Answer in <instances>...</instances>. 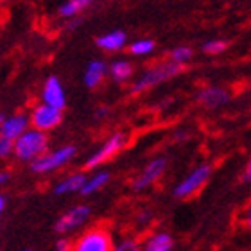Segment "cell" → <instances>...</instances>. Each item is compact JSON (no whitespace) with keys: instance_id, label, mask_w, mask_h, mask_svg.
Listing matches in <instances>:
<instances>
[{"instance_id":"obj_22","label":"cell","mask_w":251,"mask_h":251,"mask_svg":"<svg viewBox=\"0 0 251 251\" xmlns=\"http://www.w3.org/2000/svg\"><path fill=\"white\" fill-rule=\"evenodd\" d=\"M15 151V140L0 133V160H7L13 156Z\"/></svg>"},{"instance_id":"obj_5","label":"cell","mask_w":251,"mask_h":251,"mask_svg":"<svg viewBox=\"0 0 251 251\" xmlns=\"http://www.w3.org/2000/svg\"><path fill=\"white\" fill-rule=\"evenodd\" d=\"M29 117H31L32 127L49 133V131H54L56 127H59V124L63 122V110L40 100L38 104L31 108Z\"/></svg>"},{"instance_id":"obj_21","label":"cell","mask_w":251,"mask_h":251,"mask_svg":"<svg viewBox=\"0 0 251 251\" xmlns=\"http://www.w3.org/2000/svg\"><path fill=\"white\" fill-rule=\"evenodd\" d=\"M194 52L190 47H185V45H179V47L173 49L171 50V56H169V59H173V61L176 63H181V65H187L190 59H192Z\"/></svg>"},{"instance_id":"obj_7","label":"cell","mask_w":251,"mask_h":251,"mask_svg":"<svg viewBox=\"0 0 251 251\" xmlns=\"http://www.w3.org/2000/svg\"><path fill=\"white\" fill-rule=\"evenodd\" d=\"M75 251H110L113 250V239L104 228H90L74 242Z\"/></svg>"},{"instance_id":"obj_10","label":"cell","mask_w":251,"mask_h":251,"mask_svg":"<svg viewBox=\"0 0 251 251\" xmlns=\"http://www.w3.org/2000/svg\"><path fill=\"white\" fill-rule=\"evenodd\" d=\"M40 100L65 110V106H67V94H65V86H63L61 79L58 75H49L43 81L42 92H40Z\"/></svg>"},{"instance_id":"obj_2","label":"cell","mask_w":251,"mask_h":251,"mask_svg":"<svg viewBox=\"0 0 251 251\" xmlns=\"http://www.w3.org/2000/svg\"><path fill=\"white\" fill-rule=\"evenodd\" d=\"M49 151V136L45 131L29 127L15 140L13 156L22 163H31Z\"/></svg>"},{"instance_id":"obj_11","label":"cell","mask_w":251,"mask_h":251,"mask_svg":"<svg viewBox=\"0 0 251 251\" xmlns=\"http://www.w3.org/2000/svg\"><path fill=\"white\" fill-rule=\"evenodd\" d=\"M29 127H31V117H29V113L18 111V113H13V115H5L4 124L0 126V133L16 140Z\"/></svg>"},{"instance_id":"obj_9","label":"cell","mask_w":251,"mask_h":251,"mask_svg":"<svg viewBox=\"0 0 251 251\" xmlns=\"http://www.w3.org/2000/svg\"><path fill=\"white\" fill-rule=\"evenodd\" d=\"M165 169H167V160H165V158L163 156L152 158L151 162L147 163L146 167L138 173V176L131 181V188H133L135 192H144V190L152 187L158 179L162 178L163 173H165Z\"/></svg>"},{"instance_id":"obj_1","label":"cell","mask_w":251,"mask_h":251,"mask_svg":"<svg viewBox=\"0 0 251 251\" xmlns=\"http://www.w3.org/2000/svg\"><path fill=\"white\" fill-rule=\"evenodd\" d=\"M185 70V65L181 63H176L173 59H167V61H160L151 65L149 68H146L142 75L136 79L135 83L131 84V94L138 95L142 92H147V90L154 88L158 84L165 83L169 79H173L174 75H178Z\"/></svg>"},{"instance_id":"obj_20","label":"cell","mask_w":251,"mask_h":251,"mask_svg":"<svg viewBox=\"0 0 251 251\" xmlns=\"http://www.w3.org/2000/svg\"><path fill=\"white\" fill-rule=\"evenodd\" d=\"M154 49H156V43L151 38H140V40H135L127 45L129 54L135 58H146V56L154 52Z\"/></svg>"},{"instance_id":"obj_27","label":"cell","mask_w":251,"mask_h":251,"mask_svg":"<svg viewBox=\"0 0 251 251\" xmlns=\"http://www.w3.org/2000/svg\"><path fill=\"white\" fill-rule=\"evenodd\" d=\"M110 115V110H108V108H99V110L95 111V117H97V119H104V117H108Z\"/></svg>"},{"instance_id":"obj_28","label":"cell","mask_w":251,"mask_h":251,"mask_svg":"<svg viewBox=\"0 0 251 251\" xmlns=\"http://www.w3.org/2000/svg\"><path fill=\"white\" fill-rule=\"evenodd\" d=\"M4 210H5V198L0 194V215L4 214Z\"/></svg>"},{"instance_id":"obj_17","label":"cell","mask_w":251,"mask_h":251,"mask_svg":"<svg viewBox=\"0 0 251 251\" xmlns=\"http://www.w3.org/2000/svg\"><path fill=\"white\" fill-rule=\"evenodd\" d=\"M173 248L174 239L169 235L167 231H154L142 244V250L146 251H171Z\"/></svg>"},{"instance_id":"obj_23","label":"cell","mask_w":251,"mask_h":251,"mask_svg":"<svg viewBox=\"0 0 251 251\" xmlns=\"http://www.w3.org/2000/svg\"><path fill=\"white\" fill-rule=\"evenodd\" d=\"M113 250L115 251H138L140 250V242L133 239V237H124L119 242H113Z\"/></svg>"},{"instance_id":"obj_30","label":"cell","mask_w":251,"mask_h":251,"mask_svg":"<svg viewBox=\"0 0 251 251\" xmlns=\"http://www.w3.org/2000/svg\"><path fill=\"white\" fill-rule=\"evenodd\" d=\"M244 221H246V225H248V226H250V228H251V210H250V212H248L246 219H244Z\"/></svg>"},{"instance_id":"obj_4","label":"cell","mask_w":251,"mask_h":251,"mask_svg":"<svg viewBox=\"0 0 251 251\" xmlns=\"http://www.w3.org/2000/svg\"><path fill=\"white\" fill-rule=\"evenodd\" d=\"M126 144H127V136H126V133H122V131L113 133V135H111L110 138H106V140L102 142V146H100L99 149L86 160L84 169H86V171L99 169L100 165H104L106 162L113 160V158L124 149Z\"/></svg>"},{"instance_id":"obj_3","label":"cell","mask_w":251,"mask_h":251,"mask_svg":"<svg viewBox=\"0 0 251 251\" xmlns=\"http://www.w3.org/2000/svg\"><path fill=\"white\" fill-rule=\"evenodd\" d=\"M75 154H77V147L72 146V144H67V146H61L54 151H47L45 154L36 158L34 162L29 163V167L38 176H45V174L56 173L65 165H68L75 158Z\"/></svg>"},{"instance_id":"obj_19","label":"cell","mask_w":251,"mask_h":251,"mask_svg":"<svg viewBox=\"0 0 251 251\" xmlns=\"http://www.w3.org/2000/svg\"><path fill=\"white\" fill-rule=\"evenodd\" d=\"M94 2H97V0H65L58 7V15L65 20H70V18L81 15L84 9H88Z\"/></svg>"},{"instance_id":"obj_16","label":"cell","mask_w":251,"mask_h":251,"mask_svg":"<svg viewBox=\"0 0 251 251\" xmlns=\"http://www.w3.org/2000/svg\"><path fill=\"white\" fill-rule=\"evenodd\" d=\"M133 74H135V68L127 59H113L108 67V77L117 84H126L127 81H131Z\"/></svg>"},{"instance_id":"obj_6","label":"cell","mask_w":251,"mask_h":251,"mask_svg":"<svg viewBox=\"0 0 251 251\" xmlns=\"http://www.w3.org/2000/svg\"><path fill=\"white\" fill-rule=\"evenodd\" d=\"M210 176H212V167L210 165H199L198 169H194L192 173L188 174L181 183L176 185V188H174V198L190 199L206 185Z\"/></svg>"},{"instance_id":"obj_31","label":"cell","mask_w":251,"mask_h":251,"mask_svg":"<svg viewBox=\"0 0 251 251\" xmlns=\"http://www.w3.org/2000/svg\"><path fill=\"white\" fill-rule=\"evenodd\" d=\"M4 119H5V115H4V113H0V126L4 124Z\"/></svg>"},{"instance_id":"obj_24","label":"cell","mask_w":251,"mask_h":251,"mask_svg":"<svg viewBox=\"0 0 251 251\" xmlns=\"http://www.w3.org/2000/svg\"><path fill=\"white\" fill-rule=\"evenodd\" d=\"M228 43L223 42V40H212V42H206L203 45V52L208 54V56H215V54L225 52Z\"/></svg>"},{"instance_id":"obj_14","label":"cell","mask_w":251,"mask_h":251,"mask_svg":"<svg viewBox=\"0 0 251 251\" xmlns=\"http://www.w3.org/2000/svg\"><path fill=\"white\" fill-rule=\"evenodd\" d=\"M230 100V94L225 88L219 86H208V88L201 90L198 94V102L204 108H219Z\"/></svg>"},{"instance_id":"obj_15","label":"cell","mask_w":251,"mask_h":251,"mask_svg":"<svg viewBox=\"0 0 251 251\" xmlns=\"http://www.w3.org/2000/svg\"><path fill=\"white\" fill-rule=\"evenodd\" d=\"M86 174L84 173H72L67 178L59 179L56 187H54V194L56 196H70V194H81L84 181H86Z\"/></svg>"},{"instance_id":"obj_18","label":"cell","mask_w":251,"mask_h":251,"mask_svg":"<svg viewBox=\"0 0 251 251\" xmlns=\"http://www.w3.org/2000/svg\"><path fill=\"white\" fill-rule=\"evenodd\" d=\"M110 179H111V174L108 173V171H97V173H94L92 176L86 178L83 188H81V196L97 194L99 190H102L106 185L110 183Z\"/></svg>"},{"instance_id":"obj_8","label":"cell","mask_w":251,"mask_h":251,"mask_svg":"<svg viewBox=\"0 0 251 251\" xmlns=\"http://www.w3.org/2000/svg\"><path fill=\"white\" fill-rule=\"evenodd\" d=\"M92 217V210L86 204H75L70 210H67L65 214L58 219V223L54 225V230L65 235V233H72V231L79 230L81 226H84Z\"/></svg>"},{"instance_id":"obj_12","label":"cell","mask_w":251,"mask_h":251,"mask_svg":"<svg viewBox=\"0 0 251 251\" xmlns=\"http://www.w3.org/2000/svg\"><path fill=\"white\" fill-rule=\"evenodd\" d=\"M95 45L102 50V52H108V54H115V52H121L127 47V34L121 29H117V31H108L104 34H100V36L95 38Z\"/></svg>"},{"instance_id":"obj_26","label":"cell","mask_w":251,"mask_h":251,"mask_svg":"<svg viewBox=\"0 0 251 251\" xmlns=\"http://www.w3.org/2000/svg\"><path fill=\"white\" fill-rule=\"evenodd\" d=\"M7 181H9V173L7 171H0V188L4 187Z\"/></svg>"},{"instance_id":"obj_25","label":"cell","mask_w":251,"mask_h":251,"mask_svg":"<svg viewBox=\"0 0 251 251\" xmlns=\"http://www.w3.org/2000/svg\"><path fill=\"white\" fill-rule=\"evenodd\" d=\"M54 248H56V251H68V250H74V244L68 241V239L61 237V239H58V241H56Z\"/></svg>"},{"instance_id":"obj_29","label":"cell","mask_w":251,"mask_h":251,"mask_svg":"<svg viewBox=\"0 0 251 251\" xmlns=\"http://www.w3.org/2000/svg\"><path fill=\"white\" fill-rule=\"evenodd\" d=\"M248 179H251V163H250V165H248L246 174H244V181H248Z\"/></svg>"},{"instance_id":"obj_13","label":"cell","mask_w":251,"mask_h":251,"mask_svg":"<svg viewBox=\"0 0 251 251\" xmlns=\"http://www.w3.org/2000/svg\"><path fill=\"white\" fill-rule=\"evenodd\" d=\"M108 67L110 65H106V61H102V59H92V61H88L83 75L84 86L88 90L99 88L100 84L104 83V79L108 77Z\"/></svg>"}]
</instances>
